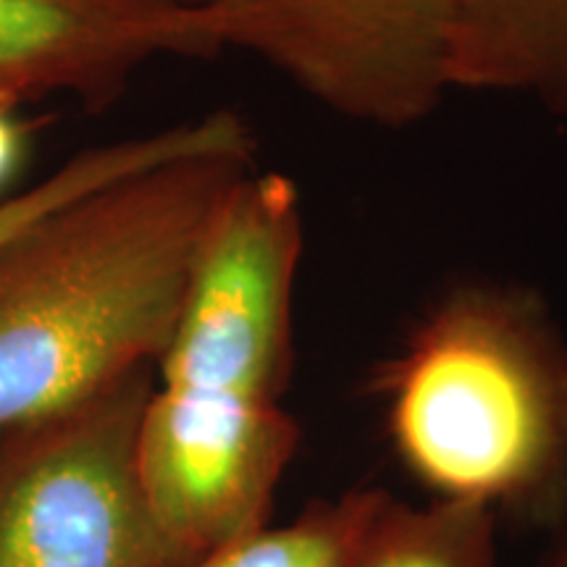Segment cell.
Wrapping results in <instances>:
<instances>
[{
	"label": "cell",
	"instance_id": "12",
	"mask_svg": "<svg viewBox=\"0 0 567 567\" xmlns=\"http://www.w3.org/2000/svg\"><path fill=\"white\" fill-rule=\"evenodd\" d=\"M544 567H567V530H565V536L559 538L557 547L551 549V555L547 563H544Z\"/></svg>",
	"mask_w": 567,
	"mask_h": 567
},
{
	"label": "cell",
	"instance_id": "3",
	"mask_svg": "<svg viewBox=\"0 0 567 567\" xmlns=\"http://www.w3.org/2000/svg\"><path fill=\"white\" fill-rule=\"evenodd\" d=\"M145 368L0 439V567L172 565L137 476Z\"/></svg>",
	"mask_w": 567,
	"mask_h": 567
},
{
	"label": "cell",
	"instance_id": "1",
	"mask_svg": "<svg viewBox=\"0 0 567 567\" xmlns=\"http://www.w3.org/2000/svg\"><path fill=\"white\" fill-rule=\"evenodd\" d=\"M252 153L255 142L105 184L0 252V439L163 358Z\"/></svg>",
	"mask_w": 567,
	"mask_h": 567
},
{
	"label": "cell",
	"instance_id": "10",
	"mask_svg": "<svg viewBox=\"0 0 567 567\" xmlns=\"http://www.w3.org/2000/svg\"><path fill=\"white\" fill-rule=\"evenodd\" d=\"M384 496L375 488L352 492L287 526L255 528L187 567H347Z\"/></svg>",
	"mask_w": 567,
	"mask_h": 567
},
{
	"label": "cell",
	"instance_id": "6",
	"mask_svg": "<svg viewBox=\"0 0 567 567\" xmlns=\"http://www.w3.org/2000/svg\"><path fill=\"white\" fill-rule=\"evenodd\" d=\"M224 51L208 9L151 0H0V101L69 95L101 111L158 59Z\"/></svg>",
	"mask_w": 567,
	"mask_h": 567
},
{
	"label": "cell",
	"instance_id": "7",
	"mask_svg": "<svg viewBox=\"0 0 567 567\" xmlns=\"http://www.w3.org/2000/svg\"><path fill=\"white\" fill-rule=\"evenodd\" d=\"M450 87L520 97L567 122V0H455Z\"/></svg>",
	"mask_w": 567,
	"mask_h": 567
},
{
	"label": "cell",
	"instance_id": "11",
	"mask_svg": "<svg viewBox=\"0 0 567 567\" xmlns=\"http://www.w3.org/2000/svg\"><path fill=\"white\" fill-rule=\"evenodd\" d=\"M17 109V103L0 101V193L17 176L27 153V130L19 122Z\"/></svg>",
	"mask_w": 567,
	"mask_h": 567
},
{
	"label": "cell",
	"instance_id": "9",
	"mask_svg": "<svg viewBox=\"0 0 567 567\" xmlns=\"http://www.w3.org/2000/svg\"><path fill=\"white\" fill-rule=\"evenodd\" d=\"M347 567H494V513L450 499L413 507L386 494Z\"/></svg>",
	"mask_w": 567,
	"mask_h": 567
},
{
	"label": "cell",
	"instance_id": "2",
	"mask_svg": "<svg viewBox=\"0 0 567 567\" xmlns=\"http://www.w3.org/2000/svg\"><path fill=\"white\" fill-rule=\"evenodd\" d=\"M373 389L396 457L436 499L542 509L567 488V347L523 289H450Z\"/></svg>",
	"mask_w": 567,
	"mask_h": 567
},
{
	"label": "cell",
	"instance_id": "5",
	"mask_svg": "<svg viewBox=\"0 0 567 567\" xmlns=\"http://www.w3.org/2000/svg\"><path fill=\"white\" fill-rule=\"evenodd\" d=\"M297 446L279 396L153 389L137 434V476L172 567L266 526Z\"/></svg>",
	"mask_w": 567,
	"mask_h": 567
},
{
	"label": "cell",
	"instance_id": "4",
	"mask_svg": "<svg viewBox=\"0 0 567 567\" xmlns=\"http://www.w3.org/2000/svg\"><path fill=\"white\" fill-rule=\"evenodd\" d=\"M208 11L224 48L350 122L402 130L452 92L455 0H208Z\"/></svg>",
	"mask_w": 567,
	"mask_h": 567
},
{
	"label": "cell",
	"instance_id": "8",
	"mask_svg": "<svg viewBox=\"0 0 567 567\" xmlns=\"http://www.w3.org/2000/svg\"><path fill=\"white\" fill-rule=\"evenodd\" d=\"M252 132L245 118L231 111H213L200 118L163 126V130L137 134V137L87 147L21 193L0 197V252L42 221L48 213L80 200L105 184L122 182L126 176L163 166V163L252 145Z\"/></svg>",
	"mask_w": 567,
	"mask_h": 567
},
{
	"label": "cell",
	"instance_id": "13",
	"mask_svg": "<svg viewBox=\"0 0 567 567\" xmlns=\"http://www.w3.org/2000/svg\"><path fill=\"white\" fill-rule=\"evenodd\" d=\"M163 6H182V9H208V0H151Z\"/></svg>",
	"mask_w": 567,
	"mask_h": 567
}]
</instances>
